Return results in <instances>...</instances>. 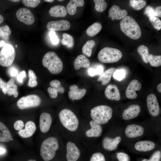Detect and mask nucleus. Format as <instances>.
Instances as JSON below:
<instances>
[{
  "instance_id": "f257e3e1",
  "label": "nucleus",
  "mask_w": 161,
  "mask_h": 161,
  "mask_svg": "<svg viewBox=\"0 0 161 161\" xmlns=\"http://www.w3.org/2000/svg\"><path fill=\"white\" fill-rule=\"evenodd\" d=\"M121 30L131 39L137 40L141 35L140 27L134 18L128 16L122 19L120 22Z\"/></svg>"
},
{
  "instance_id": "f03ea898",
  "label": "nucleus",
  "mask_w": 161,
  "mask_h": 161,
  "mask_svg": "<svg viewBox=\"0 0 161 161\" xmlns=\"http://www.w3.org/2000/svg\"><path fill=\"white\" fill-rule=\"evenodd\" d=\"M59 148L58 142L56 137H48L41 143L40 155L44 161H50L54 157L56 151Z\"/></svg>"
},
{
  "instance_id": "7ed1b4c3",
  "label": "nucleus",
  "mask_w": 161,
  "mask_h": 161,
  "mask_svg": "<svg viewBox=\"0 0 161 161\" xmlns=\"http://www.w3.org/2000/svg\"><path fill=\"white\" fill-rule=\"evenodd\" d=\"M42 63L43 66L52 74H59L63 69V64L61 60L53 51H49L45 54Z\"/></svg>"
},
{
  "instance_id": "20e7f679",
  "label": "nucleus",
  "mask_w": 161,
  "mask_h": 161,
  "mask_svg": "<svg viewBox=\"0 0 161 161\" xmlns=\"http://www.w3.org/2000/svg\"><path fill=\"white\" fill-rule=\"evenodd\" d=\"M113 110L110 106L105 105L96 106L91 110L93 120L100 124L107 123L112 116Z\"/></svg>"
},
{
  "instance_id": "39448f33",
  "label": "nucleus",
  "mask_w": 161,
  "mask_h": 161,
  "mask_svg": "<svg viewBox=\"0 0 161 161\" xmlns=\"http://www.w3.org/2000/svg\"><path fill=\"white\" fill-rule=\"evenodd\" d=\"M60 122L67 130L72 131H76L79 125V120L75 114L71 110L64 109L59 114Z\"/></svg>"
},
{
  "instance_id": "423d86ee",
  "label": "nucleus",
  "mask_w": 161,
  "mask_h": 161,
  "mask_svg": "<svg viewBox=\"0 0 161 161\" xmlns=\"http://www.w3.org/2000/svg\"><path fill=\"white\" fill-rule=\"evenodd\" d=\"M122 54L119 49L110 47H105L98 53L97 58L103 63L117 62L122 58Z\"/></svg>"
},
{
  "instance_id": "0eeeda50",
  "label": "nucleus",
  "mask_w": 161,
  "mask_h": 161,
  "mask_svg": "<svg viewBox=\"0 0 161 161\" xmlns=\"http://www.w3.org/2000/svg\"><path fill=\"white\" fill-rule=\"evenodd\" d=\"M15 51L11 44H6L0 51V65L8 67L13 63L15 56Z\"/></svg>"
},
{
  "instance_id": "6e6552de",
  "label": "nucleus",
  "mask_w": 161,
  "mask_h": 161,
  "mask_svg": "<svg viewBox=\"0 0 161 161\" xmlns=\"http://www.w3.org/2000/svg\"><path fill=\"white\" fill-rule=\"evenodd\" d=\"M40 97L36 95H30L22 97L17 102L18 107L24 109L38 106L41 104Z\"/></svg>"
},
{
  "instance_id": "1a4fd4ad",
  "label": "nucleus",
  "mask_w": 161,
  "mask_h": 161,
  "mask_svg": "<svg viewBox=\"0 0 161 161\" xmlns=\"http://www.w3.org/2000/svg\"><path fill=\"white\" fill-rule=\"evenodd\" d=\"M16 16L19 21L27 25L32 24L35 21L33 14L30 10L26 8H22L18 10Z\"/></svg>"
},
{
  "instance_id": "9d476101",
  "label": "nucleus",
  "mask_w": 161,
  "mask_h": 161,
  "mask_svg": "<svg viewBox=\"0 0 161 161\" xmlns=\"http://www.w3.org/2000/svg\"><path fill=\"white\" fill-rule=\"evenodd\" d=\"M147 108L150 114L154 117L157 116L160 112V107L156 95H149L146 98Z\"/></svg>"
},
{
  "instance_id": "9b49d317",
  "label": "nucleus",
  "mask_w": 161,
  "mask_h": 161,
  "mask_svg": "<svg viewBox=\"0 0 161 161\" xmlns=\"http://www.w3.org/2000/svg\"><path fill=\"white\" fill-rule=\"evenodd\" d=\"M67 161H77L80 156V151L76 145L69 141L66 145Z\"/></svg>"
},
{
  "instance_id": "f8f14e48",
  "label": "nucleus",
  "mask_w": 161,
  "mask_h": 161,
  "mask_svg": "<svg viewBox=\"0 0 161 161\" xmlns=\"http://www.w3.org/2000/svg\"><path fill=\"white\" fill-rule=\"evenodd\" d=\"M70 22L66 20H61L49 22L47 25V29L50 31H64L69 29Z\"/></svg>"
},
{
  "instance_id": "ddd939ff",
  "label": "nucleus",
  "mask_w": 161,
  "mask_h": 161,
  "mask_svg": "<svg viewBox=\"0 0 161 161\" xmlns=\"http://www.w3.org/2000/svg\"><path fill=\"white\" fill-rule=\"evenodd\" d=\"M52 123V118L49 113L44 112L40 115L39 118V128L43 133L47 132L50 129Z\"/></svg>"
},
{
  "instance_id": "4468645a",
  "label": "nucleus",
  "mask_w": 161,
  "mask_h": 161,
  "mask_svg": "<svg viewBox=\"0 0 161 161\" xmlns=\"http://www.w3.org/2000/svg\"><path fill=\"white\" fill-rule=\"evenodd\" d=\"M144 132V129L143 127L134 124L128 126L125 131L126 136L130 138H135L142 136Z\"/></svg>"
},
{
  "instance_id": "2eb2a0df",
  "label": "nucleus",
  "mask_w": 161,
  "mask_h": 161,
  "mask_svg": "<svg viewBox=\"0 0 161 161\" xmlns=\"http://www.w3.org/2000/svg\"><path fill=\"white\" fill-rule=\"evenodd\" d=\"M141 88V84L137 80H131L128 85L126 91V97L129 99H135L137 96L136 91L140 90Z\"/></svg>"
},
{
  "instance_id": "dca6fc26",
  "label": "nucleus",
  "mask_w": 161,
  "mask_h": 161,
  "mask_svg": "<svg viewBox=\"0 0 161 161\" xmlns=\"http://www.w3.org/2000/svg\"><path fill=\"white\" fill-rule=\"evenodd\" d=\"M49 84L51 87L47 89V91L50 97L52 98H55L58 96V93L63 94L64 92V89L61 85L59 80H53L51 81Z\"/></svg>"
},
{
  "instance_id": "f3484780",
  "label": "nucleus",
  "mask_w": 161,
  "mask_h": 161,
  "mask_svg": "<svg viewBox=\"0 0 161 161\" xmlns=\"http://www.w3.org/2000/svg\"><path fill=\"white\" fill-rule=\"evenodd\" d=\"M68 97L71 100H78L82 99L85 95L86 90L85 89H79L76 85H72L69 87Z\"/></svg>"
},
{
  "instance_id": "a211bd4d",
  "label": "nucleus",
  "mask_w": 161,
  "mask_h": 161,
  "mask_svg": "<svg viewBox=\"0 0 161 161\" xmlns=\"http://www.w3.org/2000/svg\"><path fill=\"white\" fill-rule=\"evenodd\" d=\"M128 12L125 10H121L119 6L113 5L109 11V17L111 18L112 20H120L124 18L128 15Z\"/></svg>"
},
{
  "instance_id": "6ab92c4d",
  "label": "nucleus",
  "mask_w": 161,
  "mask_h": 161,
  "mask_svg": "<svg viewBox=\"0 0 161 161\" xmlns=\"http://www.w3.org/2000/svg\"><path fill=\"white\" fill-rule=\"evenodd\" d=\"M104 93L106 97L109 100L119 101L120 99L119 89L115 85H108L105 89Z\"/></svg>"
},
{
  "instance_id": "aec40b11",
  "label": "nucleus",
  "mask_w": 161,
  "mask_h": 161,
  "mask_svg": "<svg viewBox=\"0 0 161 161\" xmlns=\"http://www.w3.org/2000/svg\"><path fill=\"white\" fill-rule=\"evenodd\" d=\"M140 112V108L139 105H131L123 111L122 115L123 118L125 120L134 119L138 115Z\"/></svg>"
},
{
  "instance_id": "412c9836",
  "label": "nucleus",
  "mask_w": 161,
  "mask_h": 161,
  "mask_svg": "<svg viewBox=\"0 0 161 161\" xmlns=\"http://www.w3.org/2000/svg\"><path fill=\"white\" fill-rule=\"evenodd\" d=\"M36 129L35 123L32 121H28L26 123L25 128L19 131L18 133L21 137L27 138L32 136L35 132Z\"/></svg>"
},
{
  "instance_id": "4be33fe9",
  "label": "nucleus",
  "mask_w": 161,
  "mask_h": 161,
  "mask_svg": "<svg viewBox=\"0 0 161 161\" xmlns=\"http://www.w3.org/2000/svg\"><path fill=\"white\" fill-rule=\"evenodd\" d=\"M121 140V137L119 136L114 138L105 137L102 141L103 146L105 149L107 150H114L116 148Z\"/></svg>"
},
{
  "instance_id": "5701e85b",
  "label": "nucleus",
  "mask_w": 161,
  "mask_h": 161,
  "mask_svg": "<svg viewBox=\"0 0 161 161\" xmlns=\"http://www.w3.org/2000/svg\"><path fill=\"white\" fill-rule=\"evenodd\" d=\"M91 128L87 130L85 133L86 136L88 137H98L102 132V128L100 124L93 120L90 122Z\"/></svg>"
},
{
  "instance_id": "b1692460",
  "label": "nucleus",
  "mask_w": 161,
  "mask_h": 161,
  "mask_svg": "<svg viewBox=\"0 0 161 161\" xmlns=\"http://www.w3.org/2000/svg\"><path fill=\"white\" fill-rule=\"evenodd\" d=\"M155 147V144L152 141L149 140L141 141L135 144V149L137 151L146 152L151 151Z\"/></svg>"
},
{
  "instance_id": "393cba45",
  "label": "nucleus",
  "mask_w": 161,
  "mask_h": 161,
  "mask_svg": "<svg viewBox=\"0 0 161 161\" xmlns=\"http://www.w3.org/2000/svg\"><path fill=\"white\" fill-rule=\"evenodd\" d=\"M66 8L64 6L56 5L52 7L49 13L52 16L55 17H65L67 14Z\"/></svg>"
},
{
  "instance_id": "a878e982",
  "label": "nucleus",
  "mask_w": 161,
  "mask_h": 161,
  "mask_svg": "<svg viewBox=\"0 0 161 161\" xmlns=\"http://www.w3.org/2000/svg\"><path fill=\"white\" fill-rule=\"evenodd\" d=\"M74 68L78 70L81 68H87L90 65L89 60L83 55H80L75 59L73 63Z\"/></svg>"
},
{
  "instance_id": "bb28decb",
  "label": "nucleus",
  "mask_w": 161,
  "mask_h": 161,
  "mask_svg": "<svg viewBox=\"0 0 161 161\" xmlns=\"http://www.w3.org/2000/svg\"><path fill=\"white\" fill-rule=\"evenodd\" d=\"M116 69L114 67H111L108 69L100 75L98 78L97 81L101 82L103 85L107 84L110 82L113 73Z\"/></svg>"
},
{
  "instance_id": "cd10ccee",
  "label": "nucleus",
  "mask_w": 161,
  "mask_h": 161,
  "mask_svg": "<svg viewBox=\"0 0 161 161\" xmlns=\"http://www.w3.org/2000/svg\"><path fill=\"white\" fill-rule=\"evenodd\" d=\"M84 3L83 0H71L66 6L67 12L71 15H74L76 12L78 7H82Z\"/></svg>"
},
{
  "instance_id": "c85d7f7f",
  "label": "nucleus",
  "mask_w": 161,
  "mask_h": 161,
  "mask_svg": "<svg viewBox=\"0 0 161 161\" xmlns=\"http://www.w3.org/2000/svg\"><path fill=\"white\" fill-rule=\"evenodd\" d=\"M12 135L7 126L0 122V142H8L11 140Z\"/></svg>"
},
{
  "instance_id": "c756f323",
  "label": "nucleus",
  "mask_w": 161,
  "mask_h": 161,
  "mask_svg": "<svg viewBox=\"0 0 161 161\" xmlns=\"http://www.w3.org/2000/svg\"><path fill=\"white\" fill-rule=\"evenodd\" d=\"M17 88V86L15 84L13 78L10 79L7 83V93L9 95H13L15 97H17L18 95Z\"/></svg>"
},
{
  "instance_id": "7c9ffc66",
  "label": "nucleus",
  "mask_w": 161,
  "mask_h": 161,
  "mask_svg": "<svg viewBox=\"0 0 161 161\" xmlns=\"http://www.w3.org/2000/svg\"><path fill=\"white\" fill-rule=\"evenodd\" d=\"M102 27V25L100 23H94L88 27L86 30V33L89 36H94L100 31Z\"/></svg>"
},
{
  "instance_id": "2f4dec72",
  "label": "nucleus",
  "mask_w": 161,
  "mask_h": 161,
  "mask_svg": "<svg viewBox=\"0 0 161 161\" xmlns=\"http://www.w3.org/2000/svg\"><path fill=\"white\" fill-rule=\"evenodd\" d=\"M95 44V42L93 40L87 41L82 47V51L83 54L88 57H90L92 54V49Z\"/></svg>"
},
{
  "instance_id": "473e14b6",
  "label": "nucleus",
  "mask_w": 161,
  "mask_h": 161,
  "mask_svg": "<svg viewBox=\"0 0 161 161\" xmlns=\"http://www.w3.org/2000/svg\"><path fill=\"white\" fill-rule=\"evenodd\" d=\"M139 53L141 56L142 59L144 62L148 63V57L149 55L148 48L143 45H141L139 46L137 49Z\"/></svg>"
},
{
  "instance_id": "72a5a7b5",
  "label": "nucleus",
  "mask_w": 161,
  "mask_h": 161,
  "mask_svg": "<svg viewBox=\"0 0 161 161\" xmlns=\"http://www.w3.org/2000/svg\"><path fill=\"white\" fill-rule=\"evenodd\" d=\"M63 38L61 40V43L63 45L66 46L69 48L72 47L74 44L73 37L71 35L64 33L63 34Z\"/></svg>"
},
{
  "instance_id": "f704fd0d",
  "label": "nucleus",
  "mask_w": 161,
  "mask_h": 161,
  "mask_svg": "<svg viewBox=\"0 0 161 161\" xmlns=\"http://www.w3.org/2000/svg\"><path fill=\"white\" fill-rule=\"evenodd\" d=\"M148 61L152 66H159L161 65V56L150 54L148 57Z\"/></svg>"
},
{
  "instance_id": "c9c22d12",
  "label": "nucleus",
  "mask_w": 161,
  "mask_h": 161,
  "mask_svg": "<svg viewBox=\"0 0 161 161\" xmlns=\"http://www.w3.org/2000/svg\"><path fill=\"white\" fill-rule=\"evenodd\" d=\"M129 3L133 8L137 10L141 9L146 4V1L144 0H130Z\"/></svg>"
},
{
  "instance_id": "e433bc0d",
  "label": "nucleus",
  "mask_w": 161,
  "mask_h": 161,
  "mask_svg": "<svg viewBox=\"0 0 161 161\" xmlns=\"http://www.w3.org/2000/svg\"><path fill=\"white\" fill-rule=\"evenodd\" d=\"M95 3V8L98 12H102L106 8L107 4L104 0H94Z\"/></svg>"
},
{
  "instance_id": "4c0bfd02",
  "label": "nucleus",
  "mask_w": 161,
  "mask_h": 161,
  "mask_svg": "<svg viewBox=\"0 0 161 161\" xmlns=\"http://www.w3.org/2000/svg\"><path fill=\"white\" fill-rule=\"evenodd\" d=\"M103 68L101 65L95 67H90L88 70L89 75L91 76L96 75H101L103 72Z\"/></svg>"
},
{
  "instance_id": "58836bf2",
  "label": "nucleus",
  "mask_w": 161,
  "mask_h": 161,
  "mask_svg": "<svg viewBox=\"0 0 161 161\" xmlns=\"http://www.w3.org/2000/svg\"><path fill=\"white\" fill-rule=\"evenodd\" d=\"M11 32L7 25L0 27V37L5 40L8 39Z\"/></svg>"
},
{
  "instance_id": "ea45409f",
  "label": "nucleus",
  "mask_w": 161,
  "mask_h": 161,
  "mask_svg": "<svg viewBox=\"0 0 161 161\" xmlns=\"http://www.w3.org/2000/svg\"><path fill=\"white\" fill-rule=\"evenodd\" d=\"M28 75L29 78L28 86L30 87H34L37 86L38 82L36 80L37 78L33 71L31 70L28 71Z\"/></svg>"
},
{
  "instance_id": "a19ab883",
  "label": "nucleus",
  "mask_w": 161,
  "mask_h": 161,
  "mask_svg": "<svg viewBox=\"0 0 161 161\" xmlns=\"http://www.w3.org/2000/svg\"><path fill=\"white\" fill-rule=\"evenodd\" d=\"M149 20L154 27L157 30L161 29V21L157 17L154 16L149 18Z\"/></svg>"
},
{
  "instance_id": "79ce46f5",
  "label": "nucleus",
  "mask_w": 161,
  "mask_h": 161,
  "mask_svg": "<svg viewBox=\"0 0 161 161\" xmlns=\"http://www.w3.org/2000/svg\"><path fill=\"white\" fill-rule=\"evenodd\" d=\"M125 71L123 69H116L113 74V77L118 81H121L124 78Z\"/></svg>"
},
{
  "instance_id": "37998d69",
  "label": "nucleus",
  "mask_w": 161,
  "mask_h": 161,
  "mask_svg": "<svg viewBox=\"0 0 161 161\" xmlns=\"http://www.w3.org/2000/svg\"><path fill=\"white\" fill-rule=\"evenodd\" d=\"M22 1L24 5L33 8L36 7L41 2L39 0H23Z\"/></svg>"
},
{
  "instance_id": "c03bdc74",
  "label": "nucleus",
  "mask_w": 161,
  "mask_h": 161,
  "mask_svg": "<svg viewBox=\"0 0 161 161\" xmlns=\"http://www.w3.org/2000/svg\"><path fill=\"white\" fill-rule=\"evenodd\" d=\"M90 161H106L105 157L100 152H96L92 156Z\"/></svg>"
},
{
  "instance_id": "a18cd8bd",
  "label": "nucleus",
  "mask_w": 161,
  "mask_h": 161,
  "mask_svg": "<svg viewBox=\"0 0 161 161\" xmlns=\"http://www.w3.org/2000/svg\"><path fill=\"white\" fill-rule=\"evenodd\" d=\"M144 13L149 18L156 16L155 9L150 6H148L146 7Z\"/></svg>"
},
{
  "instance_id": "49530a36",
  "label": "nucleus",
  "mask_w": 161,
  "mask_h": 161,
  "mask_svg": "<svg viewBox=\"0 0 161 161\" xmlns=\"http://www.w3.org/2000/svg\"><path fill=\"white\" fill-rule=\"evenodd\" d=\"M49 36L52 44L56 45L58 43L59 39L54 31H50L49 33Z\"/></svg>"
},
{
  "instance_id": "de8ad7c7",
  "label": "nucleus",
  "mask_w": 161,
  "mask_h": 161,
  "mask_svg": "<svg viewBox=\"0 0 161 161\" xmlns=\"http://www.w3.org/2000/svg\"><path fill=\"white\" fill-rule=\"evenodd\" d=\"M117 157L119 161H130L128 155L123 152L117 153Z\"/></svg>"
},
{
  "instance_id": "09e8293b",
  "label": "nucleus",
  "mask_w": 161,
  "mask_h": 161,
  "mask_svg": "<svg viewBox=\"0 0 161 161\" xmlns=\"http://www.w3.org/2000/svg\"><path fill=\"white\" fill-rule=\"evenodd\" d=\"M24 126V123L23 121L21 120H18L15 122L13 127L16 130L19 131L22 129Z\"/></svg>"
},
{
  "instance_id": "8fccbe9b",
  "label": "nucleus",
  "mask_w": 161,
  "mask_h": 161,
  "mask_svg": "<svg viewBox=\"0 0 161 161\" xmlns=\"http://www.w3.org/2000/svg\"><path fill=\"white\" fill-rule=\"evenodd\" d=\"M161 156L160 151H157L152 155L149 160L150 161H160Z\"/></svg>"
},
{
  "instance_id": "3c124183",
  "label": "nucleus",
  "mask_w": 161,
  "mask_h": 161,
  "mask_svg": "<svg viewBox=\"0 0 161 161\" xmlns=\"http://www.w3.org/2000/svg\"><path fill=\"white\" fill-rule=\"evenodd\" d=\"M1 88L4 94L7 93V83L0 78V89Z\"/></svg>"
},
{
  "instance_id": "603ef678",
  "label": "nucleus",
  "mask_w": 161,
  "mask_h": 161,
  "mask_svg": "<svg viewBox=\"0 0 161 161\" xmlns=\"http://www.w3.org/2000/svg\"><path fill=\"white\" fill-rule=\"evenodd\" d=\"M8 72L12 77L16 76L18 73V71L16 68L14 67H10L8 70Z\"/></svg>"
},
{
  "instance_id": "864d4df0",
  "label": "nucleus",
  "mask_w": 161,
  "mask_h": 161,
  "mask_svg": "<svg viewBox=\"0 0 161 161\" xmlns=\"http://www.w3.org/2000/svg\"><path fill=\"white\" fill-rule=\"evenodd\" d=\"M26 72L24 71H22L18 75L17 79L18 81L20 83H22L23 78L26 77Z\"/></svg>"
},
{
  "instance_id": "5fc2aeb1",
  "label": "nucleus",
  "mask_w": 161,
  "mask_h": 161,
  "mask_svg": "<svg viewBox=\"0 0 161 161\" xmlns=\"http://www.w3.org/2000/svg\"><path fill=\"white\" fill-rule=\"evenodd\" d=\"M155 9L156 17H161V6H157Z\"/></svg>"
},
{
  "instance_id": "6e6d98bb",
  "label": "nucleus",
  "mask_w": 161,
  "mask_h": 161,
  "mask_svg": "<svg viewBox=\"0 0 161 161\" xmlns=\"http://www.w3.org/2000/svg\"><path fill=\"white\" fill-rule=\"evenodd\" d=\"M5 151V149L4 148L0 147V154L4 153Z\"/></svg>"
},
{
  "instance_id": "4d7b16f0",
  "label": "nucleus",
  "mask_w": 161,
  "mask_h": 161,
  "mask_svg": "<svg viewBox=\"0 0 161 161\" xmlns=\"http://www.w3.org/2000/svg\"><path fill=\"white\" fill-rule=\"evenodd\" d=\"M5 44V43L4 40H0V47H3Z\"/></svg>"
},
{
  "instance_id": "13d9d810",
  "label": "nucleus",
  "mask_w": 161,
  "mask_h": 161,
  "mask_svg": "<svg viewBox=\"0 0 161 161\" xmlns=\"http://www.w3.org/2000/svg\"><path fill=\"white\" fill-rule=\"evenodd\" d=\"M157 89L158 91L161 92V83H159L157 86Z\"/></svg>"
},
{
  "instance_id": "bf43d9fd",
  "label": "nucleus",
  "mask_w": 161,
  "mask_h": 161,
  "mask_svg": "<svg viewBox=\"0 0 161 161\" xmlns=\"http://www.w3.org/2000/svg\"><path fill=\"white\" fill-rule=\"evenodd\" d=\"M4 21V18L3 16L0 14V24H1Z\"/></svg>"
},
{
  "instance_id": "052dcab7",
  "label": "nucleus",
  "mask_w": 161,
  "mask_h": 161,
  "mask_svg": "<svg viewBox=\"0 0 161 161\" xmlns=\"http://www.w3.org/2000/svg\"><path fill=\"white\" fill-rule=\"evenodd\" d=\"M44 1L46 2H47L49 3H52L54 1V0H44Z\"/></svg>"
},
{
  "instance_id": "680f3d73",
  "label": "nucleus",
  "mask_w": 161,
  "mask_h": 161,
  "mask_svg": "<svg viewBox=\"0 0 161 161\" xmlns=\"http://www.w3.org/2000/svg\"><path fill=\"white\" fill-rule=\"evenodd\" d=\"M10 1L14 2H17L20 1L19 0H11Z\"/></svg>"
},
{
  "instance_id": "e2e57ef3",
  "label": "nucleus",
  "mask_w": 161,
  "mask_h": 161,
  "mask_svg": "<svg viewBox=\"0 0 161 161\" xmlns=\"http://www.w3.org/2000/svg\"><path fill=\"white\" fill-rule=\"evenodd\" d=\"M141 161H150L149 160L146 159H144Z\"/></svg>"
},
{
  "instance_id": "0e129e2a",
  "label": "nucleus",
  "mask_w": 161,
  "mask_h": 161,
  "mask_svg": "<svg viewBox=\"0 0 161 161\" xmlns=\"http://www.w3.org/2000/svg\"><path fill=\"white\" fill-rule=\"evenodd\" d=\"M28 161H36L34 159H30L28 160Z\"/></svg>"
},
{
  "instance_id": "69168bd1",
  "label": "nucleus",
  "mask_w": 161,
  "mask_h": 161,
  "mask_svg": "<svg viewBox=\"0 0 161 161\" xmlns=\"http://www.w3.org/2000/svg\"><path fill=\"white\" fill-rule=\"evenodd\" d=\"M58 1H64V0H58Z\"/></svg>"
},
{
  "instance_id": "338daca9",
  "label": "nucleus",
  "mask_w": 161,
  "mask_h": 161,
  "mask_svg": "<svg viewBox=\"0 0 161 161\" xmlns=\"http://www.w3.org/2000/svg\"><path fill=\"white\" fill-rule=\"evenodd\" d=\"M16 47H17V45H16Z\"/></svg>"
}]
</instances>
